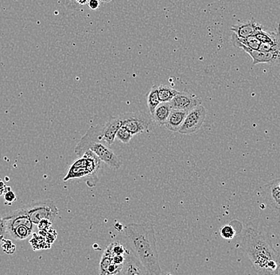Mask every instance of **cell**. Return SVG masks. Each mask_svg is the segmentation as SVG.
<instances>
[{
	"instance_id": "4dcf8cb0",
	"label": "cell",
	"mask_w": 280,
	"mask_h": 275,
	"mask_svg": "<svg viewBox=\"0 0 280 275\" xmlns=\"http://www.w3.org/2000/svg\"><path fill=\"white\" fill-rule=\"evenodd\" d=\"M99 1H101V2H104V3H109V2H111L112 0H99Z\"/></svg>"
},
{
	"instance_id": "52a82bcc",
	"label": "cell",
	"mask_w": 280,
	"mask_h": 275,
	"mask_svg": "<svg viewBox=\"0 0 280 275\" xmlns=\"http://www.w3.org/2000/svg\"><path fill=\"white\" fill-rule=\"evenodd\" d=\"M206 117V109L202 104L196 107L187 113L186 119L180 128V134L191 135L196 133L204 123Z\"/></svg>"
},
{
	"instance_id": "6da1fadb",
	"label": "cell",
	"mask_w": 280,
	"mask_h": 275,
	"mask_svg": "<svg viewBox=\"0 0 280 275\" xmlns=\"http://www.w3.org/2000/svg\"><path fill=\"white\" fill-rule=\"evenodd\" d=\"M125 241L148 275H162L156 237L151 224H129L124 227Z\"/></svg>"
},
{
	"instance_id": "4fadbf2b",
	"label": "cell",
	"mask_w": 280,
	"mask_h": 275,
	"mask_svg": "<svg viewBox=\"0 0 280 275\" xmlns=\"http://www.w3.org/2000/svg\"><path fill=\"white\" fill-rule=\"evenodd\" d=\"M263 195L271 207L280 211V190L278 189L275 180L269 181L264 186Z\"/></svg>"
},
{
	"instance_id": "8992f818",
	"label": "cell",
	"mask_w": 280,
	"mask_h": 275,
	"mask_svg": "<svg viewBox=\"0 0 280 275\" xmlns=\"http://www.w3.org/2000/svg\"><path fill=\"white\" fill-rule=\"evenodd\" d=\"M123 128L128 130L132 135L146 132L151 124V118L144 112H127L119 116Z\"/></svg>"
},
{
	"instance_id": "8fae6325",
	"label": "cell",
	"mask_w": 280,
	"mask_h": 275,
	"mask_svg": "<svg viewBox=\"0 0 280 275\" xmlns=\"http://www.w3.org/2000/svg\"><path fill=\"white\" fill-rule=\"evenodd\" d=\"M119 275H148L145 267L140 263L133 251L128 253Z\"/></svg>"
},
{
	"instance_id": "cb8c5ba5",
	"label": "cell",
	"mask_w": 280,
	"mask_h": 275,
	"mask_svg": "<svg viewBox=\"0 0 280 275\" xmlns=\"http://www.w3.org/2000/svg\"><path fill=\"white\" fill-rule=\"evenodd\" d=\"M4 200H5L6 204L11 205V204H13V203L15 202V201H16V195L13 192L12 190H10L8 192L4 194Z\"/></svg>"
},
{
	"instance_id": "9a60e30c",
	"label": "cell",
	"mask_w": 280,
	"mask_h": 275,
	"mask_svg": "<svg viewBox=\"0 0 280 275\" xmlns=\"http://www.w3.org/2000/svg\"><path fill=\"white\" fill-rule=\"evenodd\" d=\"M171 110L172 108L170 106V103H161L157 107L151 116L157 124L163 126L167 122Z\"/></svg>"
},
{
	"instance_id": "30bf717a",
	"label": "cell",
	"mask_w": 280,
	"mask_h": 275,
	"mask_svg": "<svg viewBox=\"0 0 280 275\" xmlns=\"http://www.w3.org/2000/svg\"><path fill=\"white\" fill-rule=\"evenodd\" d=\"M252 57V65L269 64L271 66L280 65V52H264L261 50H253L248 48H242Z\"/></svg>"
},
{
	"instance_id": "f546056e",
	"label": "cell",
	"mask_w": 280,
	"mask_h": 275,
	"mask_svg": "<svg viewBox=\"0 0 280 275\" xmlns=\"http://www.w3.org/2000/svg\"><path fill=\"white\" fill-rule=\"evenodd\" d=\"M4 239V236H3V235L0 234V243H2L3 240Z\"/></svg>"
},
{
	"instance_id": "83f0119b",
	"label": "cell",
	"mask_w": 280,
	"mask_h": 275,
	"mask_svg": "<svg viewBox=\"0 0 280 275\" xmlns=\"http://www.w3.org/2000/svg\"><path fill=\"white\" fill-rule=\"evenodd\" d=\"M6 188H7V186H6L5 183L3 180L0 179V197L5 194Z\"/></svg>"
},
{
	"instance_id": "277c9868",
	"label": "cell",
	"mask_w": 280,
	"mask_h": 275,
	"mask_svg": "<svg viewBox=\"0 0 280 275\" xmlns=\"http://www.w3.org/2000/svg\"><path fill=\"white\" fill-rule=\"evenodd\" d=\"M86 151L94 153L101 162L106 164L112 170H119L122 166L123 162L121 158L109 146L104 142L93 140L85 135L76 145L74 151L75 154L79 157Z\"/></svg>"
},
{
	"instance_id": "ffe728a7",
	"label": "cell",
	"mask_w": 280,
	"mask_h": 275,
	"mask_svg": "<svg viewBox=\"0 0 280 275\" xmlns=\"http://www.w3.org/2000/svg\"><path fill=\"white\" fill-rule=\"evenodd\" d=\"M161 103L158 97V86H154L147 96V108L151 115L154 113L157 107Z\"/></svg>"
},
{
	"instance_id": "e0dca14e",
	"label": "cell",
	"mask_w": 280,
	"mask_h": 275,
	"mask_svg": "<svg viewBox=\"0 0 280 275\" xmlns=\"http://www.w3.org/2000/svg\"><path fill=\"white\" fill-rule=\"evenodd\" d=\"M32 229L29 228L27 226L20 225L6 231L4 238L14 240H24L32 235Z\"/></svg>"
},
{
	"instance_id": "44dd1931",
	"label": "cell",
	"mask_w": 280,
	"mask_h": 275,
	"mask_svg": "<svg viewBox=\"0 0 280 275\" xmlns=\"http://www.w3.org/2000/svg\"><path fill=\"white\" fill-rule=\"evenodd\" d=\"M221 236L225 240H230L234 238L236 235V231L232 224L224 225L220 231Z\"/></svg>"
},
{
	"instance_id": "5bb4252c",
	"label": "cell",
	"mask_w": 280,
	"mask_h": 275,
	"mask_svg": "<svg viewBox=\"0 0 280 275\" xmlns=\"http://www.w3.org/2000/svg\"><path fill=\"white\" fill-rule=\"evenodd\" d=\"M188 112L185 111L172 109L170 112V116L167 119V122L164 124L166 129L171 131L173 132H178L185 119Z\"/></svg>"
},
{
	"instance_id": "9c48e42d",
	"label": "cell",
	"mask_w": 280,
	"mask_h": 275,
	"mask_svg": "<svg viewBox=\"0 0 280 275\" xmlns=\"http://www.w3.org/2000/svg\"><path fill=\"white\" fill-rule=\"evenodd\" d=\"M202 102L201 98L197 97L195 95L179 92L178 94L173 98L170 104L172 109L189 112L192 109H195L196 107L202 104Z\"/></svg>"
},
{
	"instance_id": "7402d4cb",
	"label": "cell",
	"mask_w": 280,
	"mask_h": 275,
	"mask_svg": "<svg viewBox=\"0 0 280 275\" xmlns=\"http://www.w3.org/2000/svg\"><path fill=\"white\" fill-rule=\"evenodd\" d=\"M132 136L133 135H131L128 130L121 126L117 133H116V135H115V139L122 142V143L128 144L129 143Z\"/></svg>"
},
{
	"instance_id": "7a4b0ae2",
	"label": "cell",
	"mask_w": 280,
	"mask_h": 275,
	"mask_svg": "<svg viewBox=\"0 0 280 275\" xmlns=\"http://www.w3.org/2000/svg\"><path fill=\"white\" fill-rule=\"evenodd\" d=\"M243 247L257 275H278L280 254L267 236L248 227L242 236Z\"/></svg>"
},
{
	"instance_id": "ba28073f",
	"label": "cell",
	"mask_w": 280,
	"mask_h": 275,
	"mask_svg": "<svg viewBox=\"0 0 280 275\" xmlns=\"http://www.w3.org/2000/svg\"><path fill=\"white\" fill-rule=\"evenodd\" d=\"M4 219L6 224V231H10L20 225L27 226L32 230L34 228V224L23 207L7 213L4 216Z\"/></svg>"
},
{
	"instance_id": "5b68a950",
	"label": "cell",
	"mask_w": 280,
	"mask_h": 275,
	"mask_svg": "<svg viewBox=\"0 0 280 275\" xmlns=\"http://www.w3.org/2000/svg\"><path fill=\"white\" fill-rule=\"evenodd\" d=\"M28 214L33 224L37 225L43 220H50L53 223L58 213L55 203L51 200L34 201L23 207Z\"/></svg>"
},
{
	"instance_id": "603a6c76",
	"label": "cell",
	"mask_w": 280,
	"mask_h": 275,
	"mask_svg": "<svg viewBox=\"0 0 280 275\" xmlns=\"http://www.w3.org/2000/svg\"><path fill=\"white\" fill-rule=\"evenodd\" d=\"M2 248L6 254L12 255L16 250V246L13 243L12 240L4 238L3 240Z\"/></svg>"
},
{
	"instance_id": "3957f363",
	"label": "cell",
	"mask_w": 280,
	"mask_h": 275,
	"mask_svg": "<svg viewBox=\"0 0 280 275\" xmlns=\"http://www.w3.org/2000/svg\"><path fill=\"white\" fill-rule=\"evenodd\" d=\"M101 162L94 153L86 151L72 163L63 181L86 178L88 186H95L102 165Z\"/></svg>"
},
{
	"instance_id": "2e32d148",
	"label": "cell",
	"mask_w": 280,
	"mask_h": 275,
	"mask_svg": "<svg viewBox=\"0 0 280 275\" xmlns=\"http://www.w3.org/2000/svg\"><path fill=\"white\" fill-rule=\"evenodd\" d=\"M232 41L235 47L237 48H248L253 50H259L261 43L255 36L246 37V38H239L234 34H232Z\"/></svg>"
},
{
	"instance_id": "d4e9b609",
	"label": "cell",
	"mask_w": 280,
	"mask_h": 275,
	"mask_svg": "<svg viewBox=\"0 0 280 275\" xmlns=\"http://www.w3.org/2000/svg\"><path fill=\"white\" fill-rule=\"evenodd\" d=\"M65 7L69 10L76 9L79 7L78 4H76V0H62Z\"/></svg>"
},
{
	"instance_id": "d6986e66",
	"label": "cell",
	"mask_w": 280,
	"mask_h": 275,
	"mask_svg": "<svg viewBox=\"0 0 280 275\" xmlns=\"http://www.w3.org/2000/svg\"><path fill=\"white\" fill-rule=\"evenodd\" d=\"M158 97L161 103H170L173 98L178 94L179 92L176 89H171L167 86H158Z\"/></svg>"
},
{
	"instance_id": "484cf974",
	"label": "cell",
	"mask_w": 280,
	"mask_h": 275,
	"mask_svg": "<svg viewBox=\"0 0 280 275\" xmlns=\"http://www.w3.org/2000/svg\"><path fill=\"white\" fill-rule=\"evenodd\" d=\"M88 6H89L90 9H98L99 7V0H89L88 1Z\"/></svg>"
},
{
	"instance_id": "7c38bea8",
	"label": "cell",
	"mask_w": 280,
	"mask_h": 275,
	"mask_svg": "<svg viewBox=\"0 0 280 275\" xmlns=\"http://www.w3.org/2000/svg\"><path fill=\"white\" fill-rule=\"evenodd\" d=\"M263 29H264L263 26L256 23L255 20L242 23L231 27L232 32L239 38H246L255 36Z\"/></svg>"
},
{
	"instance_id": "ac0fdd59",
	"label": "cell",
	"mask_w": 280,
	"mask_h": 275,
	"mask_svg": "<svg viewBox=\"0 0 280 275\" xmlns=\"http://www.w3.org/2000/svg\"><path fill=\"white\" fill-rule=\"evenodd\" d=\"M258 50L264 52H280V24H278V28L275 31L273 41L270 43H261Z\"/></svg>"
},
{
	"instance_id": "4316f807",
	"label": "cell",
	"mask_w": 280,
	"mask_h": 275,
	"mask_svg": "<svg viewBox=\"0 0 280 275\" xmlns=\"http://www.w3.org/2000/svg\"><path fill=\"white\" fill-rule=\"evenodd\" d=\"M6 233V224L4 221V217L0 215V234L3 236H5Z\"/></svg>"
},
{
	"instance_id": "f1b7e54d",
	"label": "cell",
	"mask_w": 280,
	"mask_h": 275,
	"mask_svg": "<svg viewBox=\"0 0 280 275\" xmlns=\"http://www.w3.org/2000/svg\"><path fill=\"white\" fill-rule=\"evenodd\" d=\"M76 2L79 6L85 5V4H87L88 0H76Z\"/></svg>"
}]
</instances>
